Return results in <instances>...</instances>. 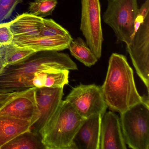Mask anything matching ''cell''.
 I'll list each match as a JSON object with an SVG mask.
<instances>
[{"label":"cell","instance_id":"cell-1","mask_svg":"<svg viewBox=\"0 0 149 149\" xmlns=\"http://www.w3.org/2000/svg\"><path fill=\"white\" fill-rule=\"evenodd\" d=\"M52 69L77 70V67L68 54L57 51L36 52L20 62L2 68L0 92H20L33 88L32 81L36 74Z\"/></svg>","mask_w":149,"mask_h":149},{"label":"cell","instance_id":"cell-2","mask_svg":"<svg viewBox=\"0 0 149 149\" xmlns=\"http://www.w3.org/2000/svg\"><path fill=\"white\" fill-rule=\"evenodd\" d=\"M101 91L107 107L122 113L143 102L136 88L133 71L126 57L118 53L111 56L108 71Z\"/></svg>","mask_w":149,"mask_h":149},{"label":"cell","instance_id":"cell-3","mask_svg":"<svg viewBox=\"0 0 149 149\" xmlns=\"http://www.w3.org/2000/svg\"><path fill=\"white\" fill-rule=\"evenodd\" d=\"M84 119L68 101H62L41 132L46 149H73L74 138Z\"/></svg>","mask_w":149,"mask_h":149},{"label":"cell","instance_id":"cell-4","mask_svg":"<svg viewBox=\"0 0 149 149\" xmlns=\"http://www.w3.org/2000/svg\"><path fill=\"white\" fill-rule=\"evenodd\" d=\"M138 10L137 0H107L103 20L112 29L118 43L123 42L126 46L130 43Z\"/></svg>","mask_w":149,"mask_h":149},{"label":"cell","instance_id":"cell-5","mask_svg":"<svg viewBox=\"0 0 149 149\" xmlns=\"http://www.w3.org/2000/svg\"><path fill=\"white\" fill-rule=\"evenodd\" d=\"M149 104L144 101L120 113L123 136L132 149H149Z\"/></svg>","mask_w":149,"mask_h":149},{"label":"cell","instance_id":"cell-6","mask_svg":"<svg viewBox=\"0 0 149 149\" xmlns=\"http://www.w3.org/2000/svg\"><path fill=\"white\" fill-rule=\"evenodd\" d=\"M80 30L97 59L102 56L104 41L100 0H81Z\"/></svg>","mask_w":149,"mask_h":149},{"label":"cell","instance_id":"cell-7","mask_svg":"<svg viewBox=\"0 0 149 149\" xmlns=\"http://www.w3.org/2000/svg\"><path fill=\"white\" fill-rule=\"evenodd\" d=\"M65 100L84 119L97 114L103 116L108 108L101 87L95 84H80L73 88Z\"/></svg>","mask_w":149,"mask_h":149},{"label":"cell","instance_id":"cell-8","mask_svg":"<svg viewBox=\"0 0 149 149\" xmlns=\"http://www.w3.org/2000/svg\"><path fill=\"white\" fill-rule=\"evenodd\" d=\"M137 74L149 90V15L140 24L130 43L127 45Z\"/></svg>","mask_w":149,"mask_h":149},{"label":"cell","instance_id":"cell-9","mask_svg":"<svg viewBox=\"0 0 149 149\" xmlns=\"http://www.w3.org/2000/svg\"><path fill=\"white\" fill-rule=\"evenodd\" d=\"M63 87L36 88V97L39 110L37 121L30 130L40 135L44 126L57 110L62 100Z\"/></svg>","mask_w":149,"mask_h":149},{"label":"cell","instance_id":"cell-10","mask_svg":"<svg viewBox=\"0 0 149 149\" xmlns=\"http://www.w3.org/2000/svg\"><path fill=\"white\" fill-rule=\"evenodd\" d=\"M36 89L31 88L25 91L8 102L0 109V116H10L27 120L33 125L39 116Z\"/></svg>","mask_w":149,"mask_h":149},{"label":"cell","instance_id":"cell-11","mask_svg":"<svg viewBox=\"0 0 149 149\" xmlns=\"http://www.w3.org/2000/svg\"><path fill=\"white\" fill-rule=\"evenodd\" d=\"M120 118L113 111L103 116L100 131V149H126Z\"/></svg>","mask_w":149,"mask_h":149},{"label":"cell","instance_id":"cell-12","mask_svg":"<svg viewBox=\"0 0 149 149\" xmlns=\"http://www.w3.org/2000/svg\"><path fill=\"white\" fill-rule=\"evenodd\" d=\"M102 117L97 114L84 120L74 138L73 149H100Z\"/></svg>","mask_w":149,"mask_h":149},{"label":"cell","instance_id":"cell-13","mask_svg":"<svg viewBox=\"0 0 149 149\" xmlns=\"http://www.w3.org/2000/svg\"><path fill=\"white\" fill-rule=\"evenodd\" d=\"M72 40L40 36H14L12 43L17 47L28 48L37 52L60 51L68 49Z\"/></svg>","mask_w":149,"mask_h":149},{"label":"cell","instance_id":"cell-14","mask_svg":"<svg viewBox=\"0 0 149 149\" xmlns=\"http://www.w3.org/2000/svg\"><path fill=\"white\" fill-rule=\"evenodd\" d=\"M43 19L25 13L9 22V27L14 36H40Z\"/></svg>","mask_w":149,"mask_h":149},{"label":"cell","instance_id":"cell-15","mask_svg":"<svg viewBox=\"0 0 149 149\" xmlns=\"http://www.w3.org/2000/svg\"><path fill=\"white\" fill-rule=\"evenodd\" d=\"M27 120L7 116H0V149L11 140L31 129Z\"/></svg>","mask_w":149,"mask_h":149},{"label":"cell","instance_id":"cell-16","mask_svg":"<svg viewBox=\"0 0 149 149\" xmlns=\"http://www.w3.org/2000/svg\"><path fill=\"white\" fill-rule=\"evenodd\" d=\"M1 149H46L41 137L31 130L22 133Z\"/></svg>","mask_w":149,"mask_h":149},{"label":"cell","instance_id":"cell-17","mask_svg":"<svg viewBox=\"0 0 149 149\" xmlns=\"http://www.w3.org/2000/svg\"><path fill=\"white\" fill-rule=\"evenodd\" d=\"M36 52L28 48L17 47L13 43L0 47V57L3 67L20 62Z\"/></svg>","mask_w":149,"mask_h":149},{"label":"cell","instance_id":"cell-18","mask_svg":"<svg viewBox=\"0 0 149 149\" xmlns=\"http://www.w3.org/2000/svg\"><path fill=\"white\" fill-rule=\"evenodd\" d=\"M68 49L74 57L87 67H91L97 61L96 56L81 37L72 39Z\"/></svg>","mask_w":149,"mask_h":149},{"label":"cell","instance_id":"cell-19","mask_svg":"<svg viewBox=\"0 0 149 149\" xmlns=\"http://www.w3.org/2000/svg\"><path fill=\"white\" fill-rule=\"evenodd\" d=\"M40 36L72 40L69 32L52 19H43Z\"/></svg>","mask_w":149,"mask_h":149},{"label":"cell","instance_id":"cell-20","mask_svg":"<svg viewBox=\"0 0 149 149\" xmlns=\"http://www.w3.org/2000/svg\"><path fill=\"white\" fill-rule=\"evenodd\" d=\"M57 4V0H35L29 4V12L36 16L45 18L52 14Z\"/></svg>","mask_w":149,"mask_h":149},{"label":"cell","instance_id":"cell-21","mask_svg":"<svg viewBox=\"0 0 149 149\" xmlns=\"http://www.w3.org/2000/svg\"><path fill=\"white\" fill-rule=\"evenodd\" d=\"M22 0H0V24L10 18L14 10Z\"/></svg>","mask_w":149,"mask_h":149},{"label":"cell","instance_id":"cell-22","mask_svg":"<svg viewBox=\"0 0 149 149\" xmlns=\"http://www.w3.org/2000/svg\"><path fill=\"white\" fill-rule=\"evenodd\" d=\"M13 34L9 27V22L0 24V47L11 44Z\"/></svg>","mask_w":149,"mask_h":149},{"label":"cell","instance_id":"cell-23","mask_svg":"<svg viewBox=\"0 0 149 149\" xmlns=\"http://www.w3.org/2000/svg\"><path fill=\"white\" fill-rule=\"evenodd\" d=\"M22 92L23 91L14 92H0V109H2L8 102H10L15 97L21 94Z\"/></svg>","mask_w":149,"mask_h":149},{"label":"cell","instance_id":"cell-24","mask_svg":"<svg viewBox=\"0 0 149 149\" xmlns=\"http://www.w3.org/2000/svg\"><path fill=\"white\" fill-rule=\"evenodd\" d=\"M3 67H4V66H3L2 60H1V58L0 57V70L2 69V68H3Z\"/></svg>","mask_w":149,"mask_h":149}]
</instances>
